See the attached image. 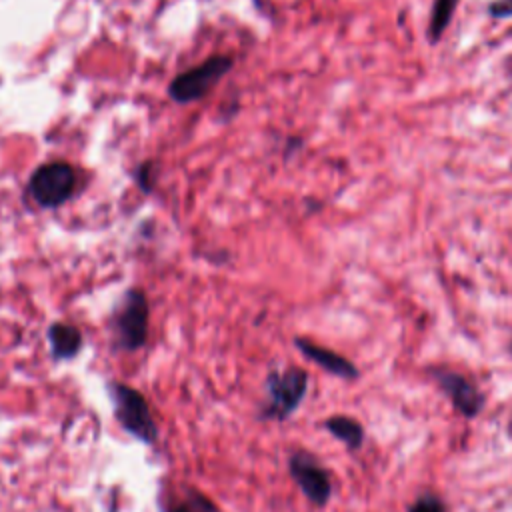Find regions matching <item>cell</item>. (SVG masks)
I'll return each mask as SVG.
<instances>
[{"label":"cell","instance_id":"obj_1","mask_svg":"<svg viewBox=\"0 0 512 512\" xmlns=\"http://www.w3.org/2000/svg\"><path fill=\"white\" fill-rule=\"evenodd\" d=\"M234 66L228 54H212L204 62L180 72L168 84V96L176 104H190L204 98Z\"/></svg>","mask_w":512,"mask_h":512},{"label":"cell","instance_id":"obj_2","mask_svg":"<svg viewBox=\"0 0 512 512\" xmlns=\"http://www.w3.org/2000/svg\"><path fill=\"white\" fill-rule=\"evenodd\" d=\"M76 190V170L72 164L54 160L40 164L28 180V196L42 210L64 206Z\"/></svg>","mask_w":512,"mask_h":512},{"label":"cell","instance_id":"obj_3","mask_svg":"<svg viewBox=\"0 0 512 512\" xmlns=\"http://www.w3.org/2000/svg\"><path fill=\"white\" fill-rule=\"evenodd\" d=\"M148 314V300L140 288H130L122 294L112 314V332L118 348L138 350L146 342Z\"/></svg>","mask_w":512,"mask_h":512},{"label":"cell","instance_id":"obj_4","mask_svg":"<svg viewBox=\"0 0 512 512\" xmlns=\"http://www.w3.org/2000/svg\"><path fill=\"white\" fill-rule=\"evenodd\" d=\"M108 392L114 402V410H116V418H118L120 426L128 434H132L134 438H138L146 444L156 442L158 428H156V422L150 414V408H148L144 396L138 390H134L126 384H120V382H110Z\"/></svg>","mask_w":512,"mask_h":512},{"label":"cell","instance_id":"obj_5","mask_svg":"<svg viewBox=\"0 0 512 512\" xmlns=\"http://www.w3.org/2000/svg\"><path fill=\"white\" fill-rule=\"evenodd\" d=\"M266 388H268L270 402L264 410V416L284 420L302 402L308 388V374L300 368L272 372L266 380Z\"/></svg>","mask_w":512,"mask_h":512},{"label":"cell","instance_id":"obj_6","mask_svg":"<svg viewBox=\"0 0 512 512\" xmlns=\"http://www.w3.org/2000/svg\"><path fill=\"white\" fill-rule=\"evenodd\" d=\"M288 466L292 478L312 504L324 506L330 500L332 484L328 472L318 464L314 456H310L308 452H294L290 456Z\"/></svg>","mask_w":512,"mask_h":512},{"label":"cell","instance_id":"obj_7","mask_svg":"<svg viewBox=\"0 0 512 512\" xmlns=\"http://www.w3.org/2000/svg\"><path fill=\"white\" fill-rule=\"evenodd\" d=\"M432 376L436 378L440 390L450 398L452 406L462 416L474 418L482 410L484 396L464 374L454 370H432Z\"/></svg>","mask_w":512,"mask_h":512},{"label":"cell","instance_id":"obj_8","mask_svg":"<svg viewBox=\"0 0 512 512\" xmlns=\"http://www.w3.org/2000/svg\"><path fill=\"white\" fill-rule=\"evenodd\" d=\"M294 344L308 360L322 366L326 372H330L334 376H340V378H346V380H352V378L358 376V368L348 358L336 354L334 350L318 346V344H314L306 338H296Z\"/></svg>","mask_w":512,"mask_h":512},{"label":"cell","instance_id":"obj_9","mask_svg":"<svg viewBox=\"0 0 512 512\" xmlns=\"http://www.w3.org/2000/svg\"><path fill=\"white\" fill-rule=\"evenodd\" d=\"M48 342L56 360H68L78 354L82 346V334L76 326L66 322H54L48 328Z\"/></svg>","mask_w":512,"mask_h":512},{"label":"cell","instance_id":"obj_10","mask_svg":"<svg viewBox=\"0 0 512 512\" xmlns=\"http://www.w3.org/2000/svg\"><path fill=\"white\" fill-rule=\"evenodd\" d=\"M460 0H434L432 2V10H430V20H428V42L436 44L440 42L442 34L446 32V28L450 26L456 6Z\"/></svg>","mask_w":512,"mask_h":512},{"label":"cell","instance_id":"obj_11","mask_svg":"<svg viewBox=\"0 0 512 512\" xmlns=\"http://www.w3.org/2000/svg\"><path fill=\"white\" fill-rule=\"evenodd\" d=\"M324 426L328 428V432L332 436L342 440L348 448H360L362 442H364V428L354 418H348V416H342V414L330 416Z\"/></svg>","mask_w":512,"mask_h":512},{"label":"cell","instance_id":"obj_12","mask_svg":"<svg viewBox=\"0 0 512 512\" xmlns=\"http://www.w3.org/2000/svg\"><path fill=\"white\" fill-rule=\"evenodd\" d=\"M156 174H158V168H156V162H154V160H144L142 164L136 166V170H134V182H136V186L140 188V192L150 194V192L154 190Z\"/></svg>","mask_w":512,"mask_h":512},{"label":"cell","instance_id":"obj_13","mask_svg":"<svg viewBox=\"0 0 512 512\" xmlns=\"http://www.w3.org/2000/svg\"><path fill=\"white\" fill-rule=\"evenodd\" d=\"M408 512H448V508L440 496L424 492L414 498V502L408 506Z\"/></svg>","mask_w":512,"mask_h":512},{"label":"cell","instance_id":"obj_14","mask_svg":"<svg viewBox=\"0 0 512 512\" xmlns=\"http://www.w3.org/2000/svg\"><path fill=\"white\" fill-rule=\"evenodd\" d=\"M166 512H214V506L204 496H190L186 502L170 506Z\"/></svg>","mask_w":512,"mask_h":512},{"label":"cell","instance_id":"obj_15","mask_svg":"<svg viewBox=\"0 0 512 512\" xmlns=\"http://www.w3.org/2000/svg\"><path fill=\"white\" fill-rule=\"evenodd\" d=\"M488 14L494 18H510L512 16V0H492L488 4Z\"/></svg>","mask_w":512,"mask_h":512},{"label":"cell","instance_id":"obj_16","mask_svg":"<svg viewBox=\"0 0 512 512\" xmlns=\"http://www.w3.org/2000/svg\"><path fill=\"white\" fill-rule=\"evenodd\" d=\"M510 430H512V422H510Z\"/></svg>","mask_w":512,"mask_h":512},{"label":"cell","instance_id":"obj_17","mask_svg":"<svg viewBox=\"0 0 512 512\" xmlns=\"http://www.w3.org/2000/svg\"><path fill=\"white\" fill-rule=\"evenodd\" d=\"M510 348H512V346H510Z\"/></svg>","mask_w":512,"mask_h":512}]
</instances>
